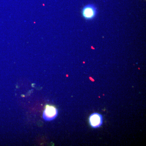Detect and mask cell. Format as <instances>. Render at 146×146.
I'll use <instances>...</instances> for the list:
<instances>
[{"label": "cell", "mask_w": 146, "mask_h": 146, "mask_svg": "<svg viewBox=\"0 0 146 146\" xmlns=\"http://www.w3.org/2000/svg\"><path fill=\"white\" fill-rule=\"evenodd\" d=\"M58 110L55 106L46 105L43 111V118L46 121H51L57 117Z\"/></svg>", "instance_id": "cell-1"}, {"label": "cell", "mask_w": 146, "mask_h": 146, "mask_svg": "<svg viewBox=\"0 0 146 146\" xmlns=\"http://www.w3.org/2000/svg\"><path fill=\"white\" fill-rule=\"evenodd\" d=\"M81 13L82 17L85 20H92L96 16V7L93 4L87 5L82 9Z\"/></svg>", "instance_id": "cell-2"}, {"label": "cell", "mask_w": 146, "mask_h": 146, "mask_svg": "<svg viewBox=\"0 0 146 146\" xmlns=\"http://www.w3.org/2000/svg\"><path fill=\"white\" fill-rule=\"evenodd\" d=\"M89 123L90 126L94 128H97L101 126L103 123L102 115L100 113L94 112L89 116Z\"/></svg>", "instance_id": "cell-3"}]
</instances>
